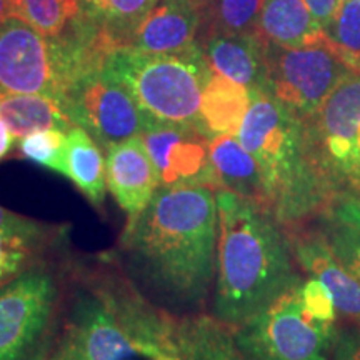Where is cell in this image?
Listing matches in <instances>:
<instances>
[{"mask_svg": "<svg viewBox=\"0 0 360 360\" xmlns=\"http://www.w3.org/2000/svg\"><path fill=\"white\" fill-rule=\"evenodd\" d=\"M0 115L15 141L39 130L69 132L74 127L60 103L37 94H0Z\"/></svg>", "mask_w": 360, "mask_h": 360, "instance_id": "21", "label": "cell"}, {"mask_svg": "<svg viewBox=\"0 0 360 360\" xmlns=\"http://www.w3.org/2000/svg\"><path fill=\"white\" fill-rule=\"evenodd\" d=\"M199 45L214 72L249 90H265L267 42L257 30L247 34H215Z\"/></svg>", "mask_w": 360, "mask_h": 360, "instance_id": "15", "label": "cell"}, {"mask_svg": "<svg viewBox=\"0 0 360 360\" xmlns=\"http://www.w3.org/2000/svg\"><path fill=\"white\" fill-rule=\"evenodd\" d=\"M315 220L345 225L360 232V192L334 193L322 210L321 217Z\"/></svg>", "mask_w": 360, "mask_h": 360, "instance_id": "29", "label": "cell"}, {"mask_svg": "<svg viewBox=\"0 0 360 360\" xmlns=\"http://www.w3.org/2000/svg\"><path fill=\"white\" fill-rule=\"evenodd\" d=\"M105 175L109 191L134 224L155 195L159 180L141 135L114 143L107 148Z\"/></svg>", "mask_w": 360, "mask_h": 360, "instance_id": "13", "label": "cell"}, {"mask_svg": "<svg viewBox=\"0 0 360 360\" xmlns=\"http://www.w3.org/2000/svg\"><path fill=\"white\" fill-rule=\"evenodd\" d=\"M0 233L37 252L49 240L51 229L24 215L0 207Z\"/></svg>", "mask_w": 360, "mask_h": 360, "instance_id": "27", "label": "cell"}, {"mask_svg": "<svg viewBox=\"0 0 360 360\" xmlns=\"http://www.w3.org/2000/svg\"><path fill=\"white\" fill-rule=\"evenodd\" d=\"M317 225L326 233L328 245L335 257L347 267L355 277L360 278V232L345 225L317 220Z\"/></svg>", "mask_w": 360, "mask_h": 360, "instance_id": "28", "label": "cell"}, {"mask_svg": "<svg viewBox=\"0 0 360 360\" xmlns=\"http://www.w3.org/2000/svg\"><path fill=\"white\" fill-rule=\"evenodd\" d=\"M62 109L107 150L114 143L137 137L147 120L122 85L97 67L85 72L67 90Z\"/></svg>", "mask_w": 360, "mask_h": 360, "instance_id": "8", "label": "cell"}, {"mask_svg": "<svg viewBox=\"0 0 360 360\" xmlns=\"http://www.w3.org/2000/svg\"><path fill=\"white\" fill-rule=\"evenodd\" d=\"M300 294L305 307L314 317L321 319L326 322H337V309L332 299L330 290L326 283L315 277L304 278L300 283Z\"/></svg>", "mask_w": 360, "mask_h": 360, "instance_id": "30", "label": "cell"}, {"mask_svg": "<svg viewBox=\"0 0 360 360\" xmlns=\"http://www.w3.org/2000/svg\"><path fill=\"white\" fill-rule=\"evenodd\" d=\"M154 164L159 188L210 187L219 179L210 162L209 137L195 125L147 122L141 134Z\"/></svg>", "mask_w": 360, "mask_h": 360, "instance_id": "10", "label": "cell"}, {"mask_svg": "<svg viewBox=\"0 0 360 360\" xmlns=\"http://www.w3.org/2000/svg\"><path fill=\"white\" fill-rule=\"evenodd\" d=\"M12 17H19L17 13V0H0V25Z\"/></svg>", "mask_w": 360, "mask_h": 360, "instance_id": "36", "label": "cell"}, {"mask_svg": "<svg viewBox=\"0 0 360 360\" xmlns=\"http://www.w3.org/2000/svg\"><path fill=\"white\" fill-rule=\"evenodd\" d=\"M332 360H360V326L339 327Z\"/></svg>", "mask_w": 360, "mask_h": 360, "instance_id": "32", "label": "cell"}, {"mask_svg": "<svg viewBox=\"0 0 360 360\" xmlns=\"http://www.w3.org/2000/svg\"><path fill=\"white\" fill-rule=\"evenodd\" d=\"M265 90L305 120L319 110L349 69L328 45L287 49L267 42Z\"/></svg>", "mask_w": 360, "mask_h": 360, "instance_id": "7", "label": "cell"}, {"mask_svg": "<svg viewBox=\"0 0 360 360\" xmlns=\"http://www.w3.org/2000/svg\"><path fill=\"white\" fill-rule=\"evenodd\" d=\"M217 238L214 188L165 187L125 225L120 244L134 281L159 304L182 312L204 304L212 290Z\"/></svg>", "mask_w": 360, "mask_h": 360, "instance_id": "1", "label": "cell"}, {"mask_svg": "<svg viewBox=\"0 0 360 360\" xmlns=\"http://www.w3.org/2000/svg\"><path fill=\"white\" fill-rule=\"evenodd\" d=\"M255 30L265 42L287 49L327 44L326 30L304 0H264Z\"/></svg>", "mask_w": 360, "mask_h": 360, "instance_id": "17", "label": "cell"}, {"mask_svg": "<svg viewBox=\"0 0 360 360\" xmlns=\"http://www.w3.org/2000/svg\"><path fill=\"white\" fill-rule=\"evenodd\" d=\"M237 139L257 162L270 210L287 231L321 217L332 193L305 146L304 120L267 90H250Z\"/></svg>", "mask_w": 360, "mask_h": 360, "instance_id": "3", "label": "cell"}, {"mask_svg": "<svg viewBox=\"0 0 360 360\" xmlns=\"http://www.w3.org/2000/svg\"><path fill=\"white\" fill-rule=\"evenodd\" d=\"M58 300L57 281L29 267L0 289V360H25L49 328Z\"/></svg>", "mask_w": 360, "mask_h": 360, "instance_id": "9", "label": "cell"}, {"mask_svg": "<svg viewBox=\"0 0 360 360\" xmlns=\"http://www.w3.org/2000/svg\"><path fill=\"white\" fill-rule=\"evenodd\" d=\"M292 249L299 267L326 283L334 299L335 309L355 326H360V278L335 257L326 233L317 224L290 229Z\"/></svg>", "mask_w": 360, "mask_h": 360, "instance_id": "12", "label": "cell"}, {"mask_svg": "<svg viewBox=\"0 0 360 360\" xmlns=\"http://www.w3.org/2000/svg\"><path fill=\"white\" fill-rule=\"evenodd\" d=\"M180 360H245L231 327L212 315H191L175 323Z\"/></svg>", "mask_w": 360, "mask_h": 360, "instance_id": "19", "label": "cell"}, {"mask_svg": "<svg viewBox=\"0 0 360 360\" xmlns=\"http://www.w3.org/2000/svg\"><path fill=\"white\" fill-rule=\"evenodd\" d=\"M219 238L212 317L236 328L304 281L290 233L265 207L217 191Z\"/></svg>", "mask_w": 360, "mask_h": 360, "instance_id": "2", "label": "cell"}, {"mask_svg": "<svg viewBox=\"0 0 360 360\" xmlns=\"http://www.w3.org/2000/svg\"><path fill=\"white\" fill-rule=\"evenodd\" d=\"M17 13L49 37L69 32L84 19L79 0H17Z\"/></svg>", "mask_w": 360, "mask_h": 360, "instance_id": "25", "label": "cell"}, {"mask_svg": "<svg viewBox=\"0 0 360 360\" xmlns=\"http://www.w3.org/2000/svg\"><path fill=\"white\" fill-rule=\"evenodd\" d=\"M103 72L127 90L147 122L195 125L204 132L200 102L212 69L200 45L177 53L117 49Z\"/></svg>", "mask_w": 360, "mask_h": 360, "instance_id": "4", "label": "cell"}, {"mask_svg": "<svg viewBox=\"0 0 360 360\" xmlns=\"http://www.w3.org/2000/svg\"><path fill=\"white\" fill-rule=\"evenodd\" d=\"M67 332L80 360H147L96 289L75 297Z\"/></svg>", "mask_w": 360, "mask_h": 360, "instance_id": "11", "label": "cell"}, {"mask_svg": "<svg viewBox=\"0 0 360 360\" xmlns=\"http://www.w3.org/2000/svg\"><path fill=\"white\" fill-rule=\"evenodd\" d=\"M101 148L79 125H74L67 132L64 175L96 207L103 205L107 192L105 159Z\"/></svg>", "mask_w": 360, "mask_h": 360, "instance_id": "20", "label": "cell"}, {"mask_svg": "<svg viewBox=\"0 0 360 360\" xmlns=\"http://www.w3.org/2000/svg\"><path fill=\"white\" fill-rule=\"evenodd\" d=\"M67 132L57 129L39 130L19 139L17 150L25 160L57 174H65Z\"/></svg>", "mask_w": 360, "mask_h": 360, "instance_id": "26", "label": "cell"}, {"mask_svg": "<svg viewBox=\"0 0 360 360\" xmlns=\"http://www.w3.org/2000/svg\"><path fill=\"white\" fill-rule=\"evenodd\" d=\"M304 2L326 30V27L330 24L332 17H334L337 7H339L340 0H304Z\"/></svg>", "mask_w": 360, "mask_h": 360, "instance_id": "33", "label": "cell"}, {"mask_svg": "<svg viewBox=\"0 0 360 360\" xmlns=\"http://www.w3.org/2000/svg\"><path fill=\"white\" fill-rule=\"evenodd\" d=\"M300 283L232 328L245 360H332L339 327L309 312Z\"/></svg>", "mask_w": 360, "mask_h": 360, "instance_id": "5", "label": "cell"}, {"mask_svg": "<svg viewBox=\"0 0 360 360\" xmlns=\"http://www.w3.org/2000/svg\"><path fill=\"white\" fill-rule=\"evenodd\" d=\"M200 15L202 40L215 34H247L257 27L264 0H193Z\"/></svg>", "mask_w": 360, "mask_h": 360, "instance_id": "23", "label": "cell"}, {"mask_svg": "<svg viewBox=\"0 0 360 360\" xmlns=\"http://www.w3.org/2000/svg\"><path fill=\"white\" fill-rule=\"evenodd\" d=\"M12 281V278H6V277H0V289H2V287L4 285H7V283L8 282H11Z\"/></svg>", "mask_w": 360, "mask_h": 360, "instance_id": "37", "label": "cell"}, {"mask_svg": "<svg viewBox=\"0 0 360 360\" xmlns=\"http://www.w3.org/2000/svg\"><path fill=\"white\" fill-rule=\"evenodd\" d=\"M35 252L0 233V277L13 278L30 267Z\"/></svg>", "mask_w": 360, "mask_h": 360, "instance_id": "31", "label": "cell"}, {"mask_svg": "<svg viewBox=\"0 0 360 360\" xmlns=\"http://www.w3.org/2000/svg\"><path fill=\"white\" fill-rule=\"evenodd\" d=\"M250 90L212 70L200 102V122L207 137L237 135L250 107Z\"/></svg>", "mask_w": 360, "mask_h": 360, "instance_id": "18", "label": "cell"}, {"mask_svg": "<svg viewBox=\"0 0 360 360\" xmlns=\"http://www.w3.org/2000/svg\"><path fill=\"white\" fill-rule=\"evenodd\" d=\"M200 15L193 0H157L139 24L129 49L150 53L186 52L199 45Z\"/></svg>", "mask_w": 360, "mask_h": 360, "instance_id": "14", "label": "cell"}, {"mask_svg": "<svg viewBox=\"0 0 360 360\" xmlns=\"http://www.w3.org/2000/svg\"><path fill=\"white\" fill-rule=\"evenodd\" d=\"M326 34L328 49L350 72L360 75V0H340Z\"/></svg>", "mask_w": 360, "mask_h": 360, "instance_id": "24", "label": "cell"}, {"mask_svg": "<svg viewBox=\"0 0 360 360\" xmlns=\"http://www.w3.org/2000/svg\"><path fill=\"white\" fill-rule=\"evenodd\" d=\"M157 0H79L82 17L101 32L112 51L127 49L130 39Z\"/></svg>", "mask_w": 360, "mask_h": 360, "instance_id": "22", "label": "cell"}, {"mask_svg": "<svg viewBox=\"0 0 360 360\" xmlns=\"http://www.w3.org/2000/svg\"><path fill=\"white\" fill-rule=\"evenodd\" d=\"M35 360H80L77 349H75L74 342H72L69 332H67L64 340L57 345V349L49 355H42V357Z\"/></svg>", "mask_w": 360, "mask_h": 360, "instance_id": "34", "label": "cell"}, {"mask_svg": "<svg viewBox=\"0 0 360 360\" xmlns=\"http://www.w3.org/2000/svg\"><path fill=\"white\" fill-rule=\"evenodd\" d=\"M305 146L332 195L360 192V75L349 72L304 120Z\"/></svg>", "mask_w": 360, "mask_h": 360, "instance_id": "6", "label": "cell"}, {"mask_svg": "<svg viewBox=\"0 0 360 360\" xmlns=\"http://www.w3.org/2000/svg\"><path fill=\"white\" fill-rule=\"evenodd\" d=\"M13 141H15V137L12 135L11 129L7 127L6 120H4L2 115H0V160H2L4 157L12 150Z\"/></svg>", "mask_w": 360, "mask_h": 360, "instance_id": "35", "label": "cell"}, {"mask_svg": "<svg viewBox=\"0 0 360 360\" xmlns=\"http://www.w3.org/2000/svg\"><path fill=\"white\" fill-rule=\"evenodd\" d=\"M209 152L219 179V191L233 192L270 210L262 172L237 135H214L209 139Z\"/></svg>", "mask_w": 360, "mask_h": 360, "instance_id": "16", "label": "cell"}]
</instances>
